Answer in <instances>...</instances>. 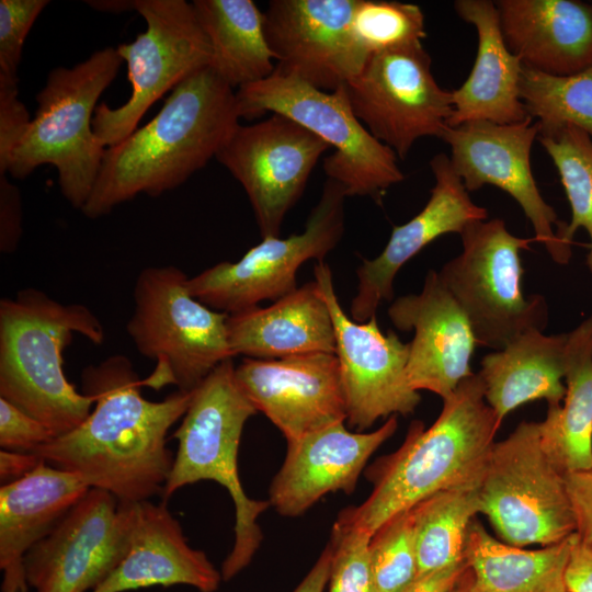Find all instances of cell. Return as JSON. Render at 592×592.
Wrapping results in <instances>:
<instances>
[{
	"instance_id": "43",
	"label": "cell",
	"mask_w": 592,
	"mask_h": 592,
	"mask_svg": "<svg viewBox=\"0 0 592 592\" xmlns=\"http://www.w3.org/2000/svg\"><path fill=\"white\" fill-rule=\"evenodd\" d=\"M565 585L567 592H592V550L577 538L566 568Z\"/></svg>"
},
{
	"instance_id": "24",
	"label": "cell",
	"mask_w": 592,
	"mask_h": 592,
	"mask_svg": "<svg viewBox=\"0 0 592 592\" xmlns=\"http://www.w3.org/2000/svg\"><path fill=\"white\" fill-rule=\"evenodd\" d=\"M73 474L41 463L0 488L1 592H29L25 556L89 491Z\"/></svg>"
},
{
	"instance_id": "2",
	"label": "cell",
	"mask_w": 592,
	"mask_h": 592,
	"mask_svg": "<svg viewBox=\"0 0 592 592\" xmlns=\"http://www.w3.org/2000/svg\"><path fill=\"white\" fill-rule=\"evenodd\" d=\"M239 118L234 89L209 67L195 72L149 123L106 148L82 214L94 219L139 194L178 187L216 158Z\"/></svg>"
},
{
	"instance_id": "25",
	"label": "cell",
	"mask_w": 592,
	"mask_h": 592,
	"mask_svg": "<svg viewBox=\"0 0 592 592\" xmlns=\"http://www.w3.org/2000/svg\"><path fill=\"white\" fill-rule=\"evenodd\" d=\"M494 3L506 46L524 66L554 76L592 67V4L578 0Z\"/></svg>"
},
{
	"instance_id": "12",
	"label": "cell",
	"mask_w": 592,
	"mask_h": 592,
	"mask_svg": "<svg viewBox=\"0 0 592 592\" xmlns=\"http://www.w3.org/2000/svg\"><path fill=\"white\" fill-rule=\"evenodd\" d=\"M346 197L340 183L327 179L301 232L262 238L238 261L219 262L190 277V293L207 307L228 315L292 293L298 287L299 267L312 259L323 261L339 244Z\"/></svg>"
},
{
	"instance_id": "8",
	"label": "cell",
	"mask_w": 592,
	"mask_h": 592,
	"mask_svg": "<svg viewBox=\"0 0 592 592\" xmlns=\"http://www.w3.org/2000/svg\"><path fill=\"white\" fill-rule=\"evenodd\" d=\"M236 100L240 117L282 114L334 148L323 160V171L346 196H368L382 204L387 190L405 179L394 150L355 116L345 86L323 91L274 70L266 79L239 88Z\"/></svg>"
},
{
	"instance_id": "5",
	"label": "cell",
	"mask_w": 592,
	"mask_h": 592,
	"mask_svg": "<svg viewBox=\"0 0 592 592\" xmlns=\"http://www.w3.org/2000/svg\"><path fill=\"white\" fill-rule=\"evenodd\" d=\"M258 411L237 384L232 358L219 364L192 391L186 412L173 433L178 449L161 493L166 502L180 488L212 480L229 492L235 504V540L221 563L223 580L241 572L260 548L259 516L269 500L249 498L238 471V449L246 422Z\"/></svg>"
},
{
	"instance_id": "15",
	"label": "cell",
	"mask_w": 592,
	"mask_h": 592,
	"mask_svg": "<svg viewBox=\"0 0 592 592\" xmlns=\"http://www.w3.org/2000/svg\"><path fill=\"white\" fill-rule=\"evenodd\" d=\"M314 274L333 321L348 424L362 432L379 419L413 413L421 396L407 378L409 343L392 330L382 332L376 315L364 322L348 317L323 261Z\"/></svg>"
},
{
	"instance_id": "32",
	"label": "cell",
	"mask_w": 592,
	"mask_h": 592,
	"mask_svg": "<svg viewBox=\"0 0 592 592\" xmlns=\"http://www.w3.org/2000/svg\"><path fill=\"white\" fill-rule=\"evenodd\" d=\"M479 510L478 486L439 491L410 510L418 576L465 561L467 531Z\"/></svg>"
},
{
	"instance_id": "48",
	"label": "cell",
	"mask_w": 592,
	"mask_h": 592,
	"mask_svg": "<svg viewBox=\"0 0 592 592\" xmlns=\"http://www.w3.org/2000/svg\"><path fill=\"white\" fill-rule=\"evenodd\" d=\"M451 592H483V591L477 583L476 578L468 566Z\"/></svg>"
},
{
	"instance_id": "41",
	"label": "cell",
	"mask_w": 592,
	"mask_h": 592,
	"mask_svg": "<svg viewBox=\"0 0 592 592\" xmlns=\"http://www.w3.org/2000/svg\"><path fill=\"white\" fill-rule=\"evenodd\" d=\"M579 544L592 550V466L563 475Z\"/></svg>"
},
{
	"instance_id": "16",
	"label": "cell",
	"mask_w": 592,
	"mask_h": 592,
	"mask_svg": "<svg viewBox=\"0 0 592 592\" xmlns=\"http://www.w3.org/2000/svg\"><path fill=\"white\" fill-rule=\"evenodd\" d=\"M329 148L297 122L272 113L239 125L216 158L243 187L261 237H280L286 214Z\"/></svg>"
},
{
	"instance_id": "18",
	"label": "cell",
	"mask_w": 592,
	"mask_h": 592,
	"mask_svg": "<svg viewBox=\"0 0 592 592\" xmlns=\"http://www.w3.org/2000/svg\"><path fill=\"white\" fill-rule=\"evenodd\" d=\"M357 0H271L264 33L275 70L323 91L345 86L367 57L353 33Z\"/></svg>"
},
{
	"instance_id": "40",
	"label": "cell",
	"mask_w": 592,
	"mask_h": 592,
	"mask_svg": "<svg viewBox=\"0 0 592 592\" xmlns=\"http://www.w3.org/2000/svg\"><path fill=\"white\" fill-rule=\"evenodd\" d=\"M53 439V433L42 422L0 398L1 449L33 453Z\"/></svg>"
},
{
	"instance_id": "30",
	"label": "cell",
	"mask_w": 592,
	"mask_h": 592,
	"mask_svg": "<svg viewBox=\"0 0 592 592\" xmlns=\"http://www.w3.org/2000/svg\"><path fill=\"white\" fill-rule=\"evenodd\" d=\"M570 537L538 549L498 540L474 519L464 559L483 592H566L565 572L574 544Z\"/></svg>"
},
{
	"instance_id": "44",
	"label": "cell",
	"mask_w": 592,
	"mask_h": 592,
	"mask_svg": "<svg viewBox=\"0 0 592 592\" xmlns=\"http://www.w3.org/2000/svg\"><path fill=\"white\" fill-rule=\"evenodd\" d=\"M466 561L418 576L402 592H451L467 569Z\"/></svg>"
},
{
	"instance_id": "29",
	"label": "cell",
	"mask_w": 592,
	"mask_h": 592,
	"mask_svg": "<svg viewBox=\"0 0 592 592\" xmlns=\"http://www.w3.org/2000/svg\"><path fill=\"white\" fill-rule=\"evenodd\" d=\"M567 333L566 395L539 422L542 447L562 475L592 466V316Z\"/></svg>"
},
{
	"instance_id": "49",
	"label": "cell",
	"mask_w": 592,
	"mask_h": 592,
	"mask_svg": "<svg viewBox=\"0 0 592 592\" xmlns=\"http://www.w3.org/2000/svg\"><path fill=\"white\" fill-rule=\"evenodd\" d=\"M567 592V591H566Z\"/></svg>"
},
{
	"instance_id": "34",
	"label": "cell",
	"mask_w": 592,
	"mask_h": 592,
	"mask_svg": "<svg viewBox=\"0 0 592 592\" xmlns=\"http://www.w3.org/2000/svg\"><path fill=\"white\" fill-rule=\"evenodd\" d=\"M537 139L558 171L571 208V220L556 229L557 238L571 250L576 231L583 228L590 237L587 265L592 273V138L568 125Z\"/></svg>"
},
{
	"instance_id": "6",
	"label": "cell",
	"mask_w": 592,
	"mask_h": 592,
	"mask_svg": "<svg viewBox=\"0 0 592 592\" xmlns=\"http://www.w3.org/2000/svg\"><path fill=\"white\" fill-rule=\"evenodd\" d=\"M123 61L116 48L105 47L70 68H54L36 95L35 116L11 156L8 173L24 179L43 164L54 166L61 194L81 210L106 150L92 127L96 102Z\"/></svg>"
},
{
	"instance_id": "22",
	"label": "cell",
	"mask_w": 592,
	"mask_h": 592,
	"mask_svg": "<svg viewBox=\"0 0 592 592\" xmlns=\"http://www.w3.org/2000/svg\"><path fill=\"white\" fill-rule=\"evenodd\" d=\"M430 167L435 183L425 206L409 221L392 226L383 251L364 259L356 270L357 291L350 309L354 321H367L382 301L392 299L396 274L424 247L443 235H460L470 223L488 218L487 209L471 201L449 157L437 153Z\"/></svg>"
},
{
	"instance_id": "39",
	"label": "cell",
	"mask_w": 592,
	"mask_h": 592,
	"mask_svg": "<svg viewBox=\"0 0 592 592\" xmlns=\"http://www.w3.org/2000/svg\"><path fill=\"white\" fill-rule=\"evenodd\" d=\"M31 121L18 98V77L0 75V175L8 173L11 156Z\"/></svg>"
},
{
	"instance_id": "11",
	"label": "cell",
	"mask_w": 592,
	"mask_h": 592,
	"mask_svg": "<svg viewBox=\"0 0 592 592\" xmlns=\"http://www.w3.org/2000/svg\"><path fill=\"white\" fill-rule=\"evenodd\" d=\"M146 30L130 43L116 47L127 64L129 99L116 109L96 106L92 119L95 136L107 148L137 129L150 106L210 62L209 42L192 3L184 0H135Z\"/></svg>"
},
{
	"instance_id": "28",
	"label": "cell",
	"mask_w": 592,
	"mask_h": 592,
	"mask_svg": "<svg viewBox=\"0 0 592 592\" xmlns=\"http://www.w3.org/2000/svg\"><path fill=\"white\" fill-rule=\"evenodd\" d=\"M567 340L568 333L531 330L481 360L485 399L501 423L524 403L544 399L548 407L561 405Z\"/></svg>"
},
{
	"instance_id": "7",
	"label": "cell",
	"mask_w": 592,
	"mask_h": 592,
	"mask_svg": "<svg viewBox=\"0 0 592 592\" xmlns=\"http://www.w3.org/2000/svg\"><path fill=\"white\" fill-rule=\"evenodd\" d=\"M187 275L174 265L144 267L136 277L126 332L135 349L156 361L143 386L191 392L223 362L234 358L228 314L192 296Z\"/></svg>"
},
{
	"instance_id": "21",
	"label": "cell",
	"mask_w": 592,
	"mask_h": 592,
	"mask_svg": "<svg viewBox=\"0 0 592 592\" xmlns=\"http://www.w3.org/2000/svg\"><path fill=\"white\" fill-rule=\"evenodd\" d=\"M397 428V415L371 432H351L338 422L287 442L269 489L270 505L282 516L296 517L330 492H353L369 457Z\"/></svg>"
},
{
	"instance_id": "47",
	"label": "cell",
	"mask_w": 592,
	"mask_h": 592,
	"mask_svg": "<svg viewBox=\"0 0 592 592\" xmlns=\"http://www.w3.org/2000/svg\"><path fill=\"white\" fill-rule=\"evenodd\" d=\"M86 3L102 12L123 13L126 11H135V0H93L86 1Z\"/></svg>"
},
{
	"instance_id": "3",
	"label": "cell",
	"mask_w": 592,
	"mask_h": 592,
	"mask_svg": "<svg viewBox=\"0 0 592 592\" xmlns=\"http://www.w3.org/2000/svg\"><path fill=\"white\" fill-rule=\"evenodd\" d=\"M500 425L474 373L443 399L431 426L412 421L402 444L366 469L369 496L342 512L372 536L386 521L439 491L479 486Z\"/></svg>"
},
{
	"instance_id": "20",
	"label": "cell",
	"mask_w": 592,
	"mask_h": 592,
	"mask_svg": "<svg viewBox=\"0 0 592 592\" xmlns=\"http://www.w3.org/2000/svg\"><path fill=\"white\" fill-rule=\"evenodd\" d=\"M388 316L397 329L414 332L407 363L412 389L445 399L474 374L470 360L477 341L473 328L439 272L426 273L419 294L395 299Z\"/></svg>"
},
{
	"instance_id": "9",
	"label": "cell",
	"mask_w": 592,
	"mask_h": 592,
	"mask_svg": "<svg viewBox=\"0 0 592 592\" xmlns=\"http://www.w3.org/2000/svg\"><path fill=\"white\" fill-rule=\"evenodd\" d=\"M462 252L447 261L440 278L467 316L477 344L503 349L519 335L543 331L548 306L543 295L522 292L520 253L535 238L511 234L500 218L470 223L460 232Z\"/></svg>"
},
{
	"instance_id": "19",
	"label": "cell",
	"mask_w": 592,
	"mask_h": 592,
	"mask_svg": "<svg viewBox=\"0 0 592 592\" xmlns=\"http://www.w3.org/2000/svg\"><path fill=\"white\" fill-rule=\"evenodd\" d=\"M238 386L286 442L346 421L339 361L332 353L274 360L243 357L235 366Z\"/></svg>"
},
{
	"instance_id": "27",
	"label": "cell",
	"mask_w": 592,
	"mask_h": 592,
	"mask_svg": "<svg viewBox=\"0 0 592 592\" xmlns=\"http://www.w3.org/2000/svg\"><path fill=\"white\" fill-rule=\"evenodd\" d=\"M226 326L235 356L274 360L335 353L332 317L316 280L267 307L255 306L229 315Z\"/></svg>"
},
{
	"instance_id": "1",
	"label": "cell",
	"mask_w": 592,
	"mask_h": 592,
	"mask_svg": "<svg viewBox=\"0 0 592 592\" xmlns=\"http://www.w3.org/2000/svg\"><path fill=\"white\" fill-rule=\"evenodd\" d=\"M81 382L83 394L94 400L89 417L33 454L123 502L161 496L174 459L167 434L186 412L192 391L177 390L161 401L146 399L138 374L123 354L88 365Z\"/></svg>"
},
{
	"instance_id": "46",
	"label": "cell",
	"mask_w": 592,
	"mask_h": 592,
	"mask_svg": "<svg viewBox=\"0 0 592 592\" xmlns=\"http://www.w3.org/2000/svg\"><path fill=\"white\" fill-rule=\"evenodd\" d=\"M330 568L331 548L327 545L315 565L293 592H325L329 582Z\"/></svg>"
},
{
	"instance_id": "37",
	"label": "cell",
	"mask_w": 592,
	"mask_h": 592,
	"mask_svg": "<svg viewBox=\"0 0 592 592\" xmlns=\"http://www.w3.org/2000/svg\"><path fill=\"white\" fill-rule=\"evenodd\" d=\"M371 537L343 512L339 514L328 544L331 548L329 592H375Z\"/></svg>"
},
{
	"instance_id": "4",
	"label": "cell",
	"mask_w": 592,
	"mask_h": 592,
	"mask_svg": "<svg viewBox=\"0 0 592 592\" xmlns=\"http://www.w3.org/2000/svg\"><path fill=\"white\" fill-rule=\"evenodd\" d=\"M73 333L102 344L105 331L86 305L64 304L27 287L0 300V398L58 437L78 428L94 400L68 382L62 352Z\"/></svg>"
},
{
	"instance_id": "14",
	"label": "cell",
	"mask_w": 592,
	"mask_h": 592,
	"mask_svg": "<svg viewBox=\"0 0 592 592\" xmlns=\"http://www.w3.org/2000/svg\"><path fill=\"white\" fill-rule=\"evenodd\" d=\"M137 502L90 488L58 525L25 556L35 592H91L124 558Z\"/></svg>"
},
{
	"instance_id": "35",
	"label": "cell",
	"mask_w": 592,
	"mask_h": 592,
	"mask_svg": "<svg viewBox=\"0 0 592 592\" xmlns=\"http://www.w3.org/2000/svg\"><path fill=\"white\" fill-rule=\"evenodd\" d=\"M353 33L367 58L371 55L422 44L426 33L421 8L386 0H357Z\"/></svg>"
},
{
	"instance_id": "13",
	"label": "cell",
	"mask_w": 592,
	"mask_h": 592,
	"mask_svg": "<svg viewBox=\"0 0 592 592\" xmlns=\"http://www.w3.org/2000/svg\"><path fill=\"white\" fill-rule=\"evenodd\" d=\"M345 90L357 119L401 159L419 138L442 139L453 115L452 91L437 84L422 44L371 55Z\"/></svg>"
},
{
	"instance_id": "23",
	"label": "cell",
	"mask_w": 592,
	"mask_h": 592,
	"mask_svg": "<svg viewBox=\"0 0 592 592\" xmlns=\"http://www.w3.org/2000/svg\"><path fill=\"white\" fill-rule=\"evenodd\" d=\"M223 580L203 550L192 548L164 502H137L129 546L116 568L91 592H126L185 584L215 592Z\"/></svg>"
},
{
	"instance_id": "42",
	"label": "cell",
	"mask_w": 592,
	"mask_h": 592,
	"mask_svg": "<svg viewBox=\"0 0 592 592\" xmlns=\"http://www.w3.org/2000/svg\"><path fill=\"white\" fill-rule=\"evenodd\" d=\"M22 236V200L7 174L0 175V251L13 253Z\"/></svg>"
},
{
	"instance_id": "36",
	"label": "cell",
	"mask_w": 592,
	"mask_h": 592,
	"mask_svg": "<svg viewBox=\"0 0 592 592\" xmlns=\"http://www.w3.org/2000/svg\"><path fill=\"white\" fill-rule=\"evenodd\" d=\"M375 592H402L418 577L410 510L386 521L369 540Z\"/></svg>"
},
{
	"instance_id": "31",
	"label": "cell",
	"mask_w": 592,
	"mask_h": 592,
	"mask_svg": "<svg viewBox=\"0 0 592 592\" xmlns=\"http://www.w3.org/2000/svg\"><path fill=\"white\" fill-rule=\"evenodd\" d=\"M192 4L209 42L208 67L225 83L239 89L274 72L264 14L253 0H194Z\"/></svg>"
},
{
	"instance_id": "45",
	"label": "cell",
	"mask_w": 592,
	"mask_h": 592,
	"mask_svg": "<svg viewBox=\"0 0 592 592\" xmlns=\"http://www.w3.org/2000/svg\"><path fill=\"white\" fill-rule=\"evenodd\" d=\"M41 458L33 453L0 451V481L1 486L14 482L30 474Z\"/></svg>"
},
{
	"instance_id": "17",
	"label": "cell",
	"mask_w": 592,
	"mask_h": 592,
	"mask_svg": "<svg viewBox=\"0 0 592 592\" xmlns=\"http://www.w3.org/2000/svg\"><path fill=\"white\" fill-rule=\"evenodd\" d=\"M538 136L537 124L528 117L513 124L486 121L448 127L443 140L451 147V162L468 192L486 184L513 197L534 229L536 242L544 244L550 258L567 264L571 250L557 238L559 221L544 200L532 173L531 149Z\"/></svg>"
},
{
	"instance_id": "10",
	"label": "cell",
	"mask_w": 592,
	"mask_h": 592,
	"mask_svg": "<svg viewBox=\"0 0 592 592\" xmlns=\"http://www.w3.org/2000/svg\"><path fill=\"white\" fill-rule=\"evenodd\" d=\"M480 510L502 542L549 546L574 534L563 475L545 454L539 422L494 442L478 486Z\"/></svg>"
},
{
	"instance_id": "33",
	"label": "cell",
	"mask_w": 592,
	"mask_h": 592,
	"mask_svg": "<svg viewBox=\"0 0 592 592\" xmlns=\"http://www.w3.org/2000/svg\"><path fill=\"white\" fill-rule=\"evenodd\" d=\"M520 98L538 134L571 125L592 138V67L570 76H554L523 65Z\"/></svg>"
},
{
	"instance_id": "26",
	"label": "cell",
	"mask_w": 592,
	"mask_h": 592,
	"mask_svg": "<svg viewBox=\"0 0 592 592\" xmlns=\"http://www.w3.org/2000/svg\"><path fill=\"white\" fill-rule=\"evenodd\" d=\"M457 15L476 27L477 55L466 81L453 95L448 127L486 121L496 124L520 123L528 114L520 98L523 62L504 41L496 3L489 0H457Z\"/></svg>"
},
{
	"instance_id": "38",
	"label": "cell",
	"mask_w": 592,
	"mask_h": 592,
	"mask_svg": "<svg viewBox=\"0 0 592 592\" xmlns=\"http://www.w3.org/2000/svg\"><path fill=\"white\" fill-rule=\"evenodd\" d=\"M47 0H0V75L16 77L23 45Z\"/></svg>"
}]
</instances>
